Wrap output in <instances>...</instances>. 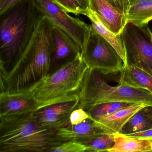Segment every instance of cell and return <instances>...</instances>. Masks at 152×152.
<instances>
[{"instance_id":"obj_20","label":"cell","mask_w":152,"mask_h":152,"mask_svg":"<svg viewBox=\"0 0 152 152\" xmlns=\"http://www.w3.org/2000/svg\"><path fill=\"white\" fill-rule=\"evenodd\" d=\"M132 104L121 102H109L97 105L86 111L90 119L97 122L102 118L107 117L121 108L129 106Z\"/></svg>"},{"instance_id":"obj_7","label":"cell","mask_w":152,"mask_h":152,"mask_svg":"<svg viewBox=\"0 0 152 152\" xmlns=\"http://www.w3.org/2000/svg\"><path fill=\"white\" fill-rule=\"evenodd\" d=\"M81 56L88 68L106 75L116 74L123 67V61L116 50L92 27Z\"/></svg>"},{"instance_id":"obj_18","label":"cell","mask_w":152,"mask_h":152,"mask_svg":"<svg viewBox=\"0 0 152 152\" xmlns=\"http://www.w3.org/2000/svg\"><path fill=\"white\" fill-rule=\"evenodd\" d=\"M126 18L137 25H147L152 20V0H135L130 3Z\"/></svg>"},{"instance_id":"obj_5","label":"cell","mask_w":152,"mask_h":152,"mask_svg":"<svg viewBox=\"0 0 152 152\" xmlns=\"http://www.w3.org/2000/svg\"><path fill=\"white\" fill-rule=\"evenodd\" d=\"M106 75L97 70L88 68L82 84L78 108L86 111L109 102L152 105V94L146 90L107 83Z\"/></svg>"},{"instance_id":"obj_17","label":"cell","mask_w":152,"mask_h":152,"mask_svg":"<svg viewBox=\"0 0 152 152\" xmlns=\"http://www.w3.org/2000/svg\"><path fill=\"white\" fill-rule=\"evenodd\" d=\"M85 16L90 20L91 27L93 30L106 40L116 50L123 61L124 66L125 65L126 56L121 34H115L107 29L99 20L96 13L91 9L88 10Z\"/></svg>"},{"instance_id":"obj_1","label":"cell","mask_w":152,"mask_h":152,"mask_svg":"<svg viewBox=\"0 0 152 152\" xmlns=\"http://www.w3.org/2000/svg\"><path fill=\"white\" fill-rule=\"evenodd\" d=\"M54 27L45 16L41 18L28 46L16 64L6 75L1 76V92H14L31 87L49 74Z\"/></svg>"},{"instance_id":"obj_27","label":"cell","mask_w":152,"mask_h":152,"mask_svg":"<svg viewBox=\"0 0 152 152\" xmlns=\"http://www.w3.org/2000/svg\"><path fill=\"white\" fill-rule=\"evenodd\" d=\"M127 135L142 139L152 140V128L145 130L132 133Z\"/></svg>"},{"instance_id":"obj_21","label":"cell","mask_w":152,"mask_h":152,"mask_svg":"<svg viewBox=\"0 0 152 152\" xmlns=\"http://www.w3.org/2000/svg\"><path fill=\"white\" fill-rule=\"evenodd\" d=\"M114 133L99 135L83 143L87 147L86 152H107L114 145Z\"/></svg>"},{"instance_id":"obj_22","label":"cell","mask_w":152,"mask_h":152,"mask_svg":"<svg viewBox=\"0 0 152 152\" xmlns=\"http://www.w3.org/2000/svg\"><path fill=\"white\" fill-rule=\"evenodd\" d=\"M62 9L75 15H86L91 9L90 0H53Z\"/></svg>"},{"instance_id":"obj_6","label":"cell","mask_w":152,"mask_h":152,"mask_svg":"<svg viewBox=\"0 0 152 152\" xmlns=\"http://www.w3.org/2000/svg\"><path fill=\"white\" fill-rule=\"evenodd\" d=\"M126 64L138 67L152 76V33L147 25L127 21L121 34Z\"/></svg>"},{"instance_id":"obj_25","label":"cell","mask_w":152,"mask_h":152,"mask_svg":"<svg viewBox=\"0 0 152 152\" xmlns=\"http://www.w3.org/2000/svg\"><path fill=\"white\" fill-rule=\"evenodd\" d=\"M113 7L126 16L130 7L129 0H105Z\"/></svg>"},{"instance_id":"obj_10","label":"cell","mask_w":152,"mask_h":152,"mask_svg":"<svg viewBox=\"0 0 152 152\" xmlns=\"http://www.w3.org/2000/svg\"><path fill=\"white\" fill-rule=\"evenodd\" d=\"M78 105L79 100L62 102L37 109L34 114L42 126L57 132L69 123L70 115Z\"/></svg>"},{"instance_id":"obj_14","label":"cell","mask_w":152,"mask_h":152,"mask_svg":"<svg viewBox=\"0 0 152 152\" xmlns=\"http://www.w3.org/2000/svg\"><path fill=\"white\" fill-rule=\"evenodd\" d=\"M145 104H133L121 108L111 115L102 118L96 122L114 133H121L124 126L133 115L145 107Z\"/></svg>"},{"instance_id":"obj_12","label":"cell","mask_w":152,"mask_h":152,"mask_svg":"<svg viewBox=\"0 0 152 152\" xmlns=\"http://www.w3.org/2000/svg\"><path fill=\"white\" fill-rule=\"evenodd\" d=\"M56 133L59 137L66 141L83 143L99 135L114 133L89 118L76 125H72L69 122L66 126L58 130Z\"/></svg>"},{"instance_id":"obj_23","label":"cell","mask_w":152,"mask_h":152,"mask_svg":"<svg viewBox=\"0 0 152 152\" xmlns=\"http://www.w3.org/2000/svg\"><path fill=\"white\" fill-rule=\"evenodd\" d=\"M87 148L83 143L68 140L53 148L49 152H86Z\"/></svg>"},{"instance_id":"obj_11","label":"cell","mask_w":152,"mask_h":152,"mask_svg":"<svg viewBox=\"0 0 152 152\" xmlns=\"http://www.w3.org/2000/svg\"><path fill=\"white\" fill-rule=\"evenodd\" d=\"M52 38L53 50L50 72L51 69H54V71L64 64L73 60L81 55V52L80 48L75 41L58 27H53Z\"/></svg>"},{"instance_id":"obj_26","label":"cell","mask_w":152,"mask_h":152,"mask_svg":"<svg viewBox=\"0 0 152 152\" xmlns=\"http://www.w3.org/2000/svg\"><path fill=\"white\" fill-rule=\"evenodd\" d=\"M23 0H0V15Z\"/></svg>"},{"instance_id":"obj_4","label":"cell","mask_w":152,"mask_h":152,"mask_svg":"<svg viewBox=\"0 0 152 152\" xmlns=\"http://www.w3.org/2000/svg\"><path fill=\"white\" fill-rule=\"evenodd\" d=\"M88 69L80 55L39 82L33 91L38 103L37 109L58 103L79 100Z\"/></svg>"},{"instance_id":"obj_13","label":"cell","mask_w":152,"mask_h":152,"mask_svg":"<svg viewBox=\"0 0 152 152\" xmlns=\"http://www.w3.org/2000/svg\"><path fill=\"white\" fill-rule=\"evenodd\" d=\"M90 6L107 29L115 34H121L127 22L126 15L105 0H90Z\"/></svg>"},{"instance_id":"obj_8","label":"cell","mask_w":152,"mask_h":152,"mask_svg":"<svg viewBox=\"0 0 152 152\" xmlns=\"http://www.w3.org/2000/svg\"><path fill=\"white\" fill-rule=\"evenodd\" d=\"M35 1L43 15L52 22L54 26L71 37L82 50L89 36L91 25L69 15L53 0Z\"/></svg>"},{"instance_id":"obj_15","label":"cell","mask_w":152,"mask_h":152,"mask_svg":"<svg viewBox=\"0 0 152 152\" xmlns=\"http://www.w3.org/2000/svg\"><path fill=\"white\" fill-rule=\"evenodd\" d=\"M119 85L144 89L152 94V76L134 66H123L120 72Z\"/></svg>"},{"instance_id":"obj_29","label":"cell","mask_w":152,"mask_h":152,"mask_svg":"<svg viewBox=\"0 0 152 152\" xmlns=\"http://www.w3.org/2000/svg\"><path fill=\"white\" fill-rule=\"evenodd\" d=\"M134 1H135V0H129L130 4V3H132Z\"/></svg>"},{"instance_id":"obj_2","label":"cell","mask_w":152,"mask_h":152,"mask_svg":"<svg viewBox=\"0 0 152 152\" xmlns=\"http://www.w3.org/2000/svg\"><path fill=\"white\" fill-rule=\"evenodd\" d=\"M44 16L35 0H23L0 15L1 76L15 66Z\"/></svg>"},{"instance_id":"obj_3","label":"cell","mask_w":152,"mask_h":152,"mask_svg":"<svg viewBox=\"0 0 152 152\" xmlns=\"http://www.w3.org/2000/svg\"><path fill=\"white\" fill-rule=\"evenodd\" d=\"M42 126L34 112L0 118V152H49L66 141Z\"/></svg>"},{"instance_id":"obj_9","label":"cell","mask_w":152,"mask_h":152,"mask_svg":"<svg viewBox=\"0 0 152 152\" xmlns=\"http://www.w3.org/2000/svg\"><path fill=\"white\" fill-rule=\"evenodd\" d=\"M37 83L14 92H1L0 118L22 115L36 111L38 103L33 91Z\"/></svg>"},{"instance_id":"obj_16","label":"cell","mask_w":152,"mask_h":152,"mask_svg":"<svg viewBox=\"0 0 152 152\" xmlns=\"http://www.w3.org/2000/svg\"><path fill=\"white\" fill-rule=\"evenodd\" d=\"M115 144L109 152H152V140L142 139L114 133Z\"/></svg>"},{"instance_id":"obj_28","label":"cell","mask_w":152,"mask_h":152,"mask_svg":"<svg viewBox=\"0 0 152 152\" xmlns=\"http://www.w3.org/2000/svg\"><path fill=\"white\" fill-rule=\"evenodd\" d=\"M144 109L145 110L148 115L149 116L151 120H152V105L146 106L144 107Z\"/></svg>"},{"instance_id":"obj_24","label":"cell","mask_w":152,"mask_h":152,"mask_svg":"<svg viewBox=\"0 0 152 152\" xmlns=\"http://www.w3.org/2000/svg\"><path fill=\"white\" fill-rule=\"evenodd\" d=\"M89 118H90V116L85 110L82 108H77L72 112L69 121L72 125H76Z\"/></svg>"},{"instance_id":"obj_19","label":"cell","mask_w":152,"mask_h":152,"mask_svg":"<svg viewBox=\"0 0 152 152\" xmlns=\"http://www.w3.org/2000/svg\"><path fill=\"white\" fill-rule=\"evenodd\" d=\"M152 128V120L144 107L128 121L123 128L121 133L127 135Z\"/></svg>"}]
</instances>
